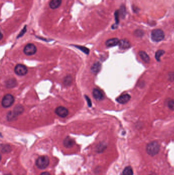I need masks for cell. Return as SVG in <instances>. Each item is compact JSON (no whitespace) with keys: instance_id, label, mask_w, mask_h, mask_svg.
<instances>
[{"instance_id":"2","label":"cell","mask_w":174,"mask_h":175,"mask_svg":"<svg viewBox=\"0 0 174 175\" xmlns=\"http://www.w3.org/2000/svg\"><path fill=\"white\" fill-rule=\"evenodd\" d=\"M50 163L49 157L47 156H41L39 157L36 161V165L39 169H43L47 168Z\"/></svg>"},{"instance_id":"8","label":"cell","mask_w":174,"mask_h":175,"mask_svg":"<svg viewBox=\"0 0 174 175\" xmlns=\"http://www.w3.org/2000/svg\"><path fill=\"white\" fill-rule=\"evenodd\" d=\"M131 99L130 95L128 94H124L116 98V101L120 104H126Z\"/></svg>"},{"instance_id":"15","label":"cell","mask_w":174,"mask_h":175,"mask_svg":"<svg viewBox=\"0 0 174 175\" xmlns=\"http://www.w3.org/2000/svg\"><path fill=\"white\" fill-rule=\"evenodd\" d=\"M101 69V64L99 62H96L93 64L90 68V70L93 73L97 74Z\"/></svg>"},{"instance_id":"21","label":"cell","mask_w":174,"mask_h":175,"mask_svg":"<svg viewBox=\"0 0 174 175\" xmlns=\"http://www.w3.org/2000/svg\"><path fill=\"white\" fill-rule=\"evenodd\" d=\"M164 53H165V52H164V50H158L157 52H156V54H155V58H156V59L157 61H160L161 56H162L163 54H164Z\"/></svg>"},{"instance_id":"16","label":"cell","mask_w":174,"mask_h":175,"mask_svg":"<svg viewBox=\"0 0 174 175\" xmlns=\"http://www.w3.org/2000/svg\"><path fill=\"white\" fill-rule=\"evenodd\" d=\"M118 45H119L120 47L122 48V49H128V48L130 47V46H131L130 42L127 39H122V40H120V43H119Z\"/></svg>"},{"instance_id":"11","label":"cell","mask_w":174,"mask_h":175,"mask_svg":"<svg viewBox=\"0 0 174 175\" xmlns=\"http://www.w3.org/2000/svg\"><path fill=\"white\" fill-rule=\"evenodd\" d=\"M75 142L74 139L71 138L69 137H67L64 139L63 144L65 147L69 148V147H73L75 145Z\"/></svg>"},{"instance_id":"6","label":"cell","mask_w":174,"mask_h":175,"mask_svg":"<svg viewBox=\"0 0 174 175\" xmlns=\"http://www.w3.org/2000/svg\"><path fill=\"white\" fill-rule=\"evenodd\" d=\"M14 72L19 76H25L28 73V69L26 66L22 64H18L14 68Z\"/></svg>"},{"instance_id":"29","label":"cell","mask_w":174,"mask_h":175,"mask_svg":"<svg viewBox=\"0 0 174 175\" xmlns=\"http://www.w3.org/2000/svg\"><path fill=\"white\" fill-rule=\"evenodd\" d=\"M26 27H25V28H24V29H23V30L21 31V33H19V36H18V37H17L19 38V37H22V35H24V33H25V32H26Z\"/></svg>"},{"instance_id":"12","label":"cell","mask_w":174,"mask_h":175,"mask_svg":"<svg viewBox=\"0 0 174 175\" xmlns=\"http://www.w3.org/2000/svg\"><path fill=\"white\" fill-rule=\"evenodd\" d=\"M62 0H51L49 3L50 7L52 9H56L60 7Z\"/></svg>"},{"instance_id":"1","label":"cell","mask_w":174,"mask_h":175,"mask_svg":"<svg viewBox=\"0 0 174 175\" xmlns=\"http://www.w3.org/2000/svg\"><path fill=\"white\" fill-rule=\"evenodd\" d=\"M160 151V145L157 141H152L149 143L146 147V153L151 156H155Z\"/></svg>"},{"instance_id":"28","label":"cell","mask_w":174,"mask_h":175,"mask_svg":"<svg viewBox=\"0 0 174 175\" xmlns=\"http://www.w3.org/2000/svg\"><path fill=\"white\" fill-rule=\"evenodd\" d=\"M120 13L121 15H122L123 16H125V13H126V8L125 7H123L121 8L120 10Z\"/></svg>"},{"instance_id":"23","label":"cell","mask_w":174,"mask_h":175,"mask_svg":"<svg viewBox=\"0 0 174 175\" xmlns=\"http://www.w3.org/2000/svg\"><path fill=\"white\" fill-rule=\"evenodd\" d=\"M167 104L170 109L174 110V100H168Z\"/></svg>"},{"instance_id":"20","label":"cell","mask_w":174,"mask_h":175,"mask_svg":"<svg viewBox=\"0 0 174 175\" xmlns=\"http://www.w3.org/2000/svg\"><path fill=\"white\" fill-rule=\"evenodd\" d=\"M122 175H133V172L132 167H126L122 172Z\"/></svg>"},{"instance_id":"19","label":"cell","mask_w":174,"mask_h":175,"mask_svg":"<svg viewBox=\"0 0 174 175\" xmlns=\"http://www.w3.org/2000/svg\"><path fill=\"white\" fill-rule=\"evenodd\" d=\"M11 147L7 145H1V151L2 153H7L11 151Z\"/></svg>"},{"instance_id":"3","label":"cell","mask_w":174,"mask_h":175,"mask_svg":"<svg viewBox=\"0 0 174 175\" xmlns=\"http://www.w3.org/2000/svg\"><path fill=\"white\" fill-rule=\"evenodd\" d=\"M165 37L163 30L160 29H154L151 33V38L153 41L158 42L162 41Z\"/></svg>"},{"instance_id":"24","label":"cell","mask_w":174,"mask_h":175,"mask_svg":"<svg viewBox=\"0 0 174 175\" xmlns=\"http://www.w3.org/2000/svg\"><path fill=\"white\" fill-rule=\"evenodd\" d=\"M72 82V78L71 77V76H67L65 78L64 80V83L65 85H69L71 84Z\"/></svg>"},{"instance_id":"4","label":"cell","mask_w":174,"mask_h":175,"mask_svg":"<svg viewBox=\"0 0 174 175\" xmlns=\"http://www.w3.org/2000/svg\"><path fill=\"white\" fill-rule=\"evenodd\" d=\"M14 102V97L10 94H7L4 96L2 100V105L5 108H7L12 106Z\"/></svg>"},{"instance_id":"18","label":"cell","mask_w":174,"mask_h":175,"mask_svg":"<svg viewBox=\"0 0 174 175\" xmlns=\"http://www.w3.org/2000/svg\"><path fill=\"white\" fill-rule=\"evenodd\" d=\"M17 117L12 111H9L7 114V120L8 121H12L17 119Z\"/></svg>"},{"instance_id":"9","label":"cell","mask_w":174,"mask_h":175,"mask_svg":"<svg viewBox=\"0 0 174 175\" xmlns=\"http://www.w3.org/2000/svg\"><path fill=\"white\" fill-rule=\"evenodd\" d=\"M93 95L95 99L98 100H102L104 98L103 94L99 89L96 88L93 89Z\"/></svg>"},{"instance_id":"14","label":"cell","mask_w":174,"mask_h":175,"mask_svg":"<svg viewBox=\"0 0 174 175\" xmlns=\"http://www.w3.org/2000/svg\"><path fill=\"white\" fill-rule=\"evenodd\" d=\"M24 107L21 104H17V106H15L12 112L17 116H18L19 115L22 114V113L24 112Z\"/></svg>"},{"instance_id":"17","label":"cell","mask_w":174,"mask_h":175,"mask_svg":"<svg viewBox=\"0 0 174 175\" xmlns=\"http://www.w3.org/2000/svg\"><path fill=\"white\" fill-rule=\"evenodd\" d=\"M139 55L144 63H149L150 62V58L146 52L141 51L139 52Z\"/></svg>"},{"instance_id":"26","label":"cell","mask_w":174,"mask_h":175,"mask_svg":"<svg viewBox=\"0 0 174 175\" xmlns=\"http://www.w3.org/2000/svg\"><path fill=\"white\" fill-rule=\"evenodd\" d=\"M115 18L116 21V24H118L119 22V11H116L115 13Z\"/></svg>"},{"instance_id":"31","label":"cell","mask_w":174,"mask_h":175,"mask_svg":"<svg viewBox=\"0 0 174 175\" xmlns=\"http://www.w3.org/2000/svg\"><path fill=\"white\" fill-rule=\"evenodd\" d=\"M11 175V174H6V175Z\"/></svg>"},{"instance_id":"27","label":"cell","mask_w":174,"mask_h":175,"mask_svg":"<svg viewBox=\"0 0 174 175\" xmlns=\"http://www.w3.org/2000/svg\"><path fill=\"white\" fill-rule=\"evenodd\" d=\"M135 34L136 35L138 36V37H141V36H142V35H143L144 33H143V32H142V30H138L136 31Z\"/></svg>"},{"instance_id":"30","label":"cell","mask_w":174,"mask_h":175,"mask_svg":"<svg viewBox=\"0 0 174 175\" xmlns=\"http://www.w3.org/2000/svg\"><path fill=\"white\" fill-rule=\"evenodd\" d=\"M40 175H50V173H48V172H43V173H42Z\"/></svg>"},{"instance_id":"13","label":"cell","mask_w":174,"mask_h":175,"mask_svg":"<svg viewBox=\"0 0 174 175\" xmlns=\"http://www.w3.org/2000/svg\"><path fill=\"white\" fill-rule=\"evenodd\" d=\"M17 84V82L14 78H10L6 81L5 86L7 88H13Z\"/></svg>"},{"instance_id":"22","label":"cell","mask_w":174,"mask_h":175,"mask_svg":"<svg viewBox=\"0 0 174 175\" xmlns=\"http://www.w3.org/2000/svg\"><path fill=\"white\" fill-rule=\"evenodd\" d=\"M75 46L77 48L79 49L82 51V52H84V53L86 54H89V50L88 49V48L83 47V46Z\"/></svg>"},{"instance_id":"5","label":"cell","mask_w":174,"mask_h":175,"mask_svg":"<svg viewBox=\"0 0 174 175\" xmlns=\"http://www.w3.org/2000/svg\"><path fill=\"white\" fill-rule=\"evenodd\" d=\"M37 48L33 44H28L24 48V53L26 55L31 56L36 53Z\"/></svg>"},{"instance_id":"10","label":"cell","mask_w":174,"mask_h":175,"mask_svg":"<svg viewBox=\"0 0 174 175\" xmlns=\"http://www.w3.org/2000/svg\"><path fill=\"white\" fill-rule=\"evenodd\" d=\"M120 43V40L118 38H112L109 39L105 42V45L107 47H111L118 45Z\"/></svg>"},{"instance_id":"25","label":"cell","mask_w":174,"mask_h":175,"mask_svg":"<svg viewBox=\"0 0 174 175\" xmlns=\"http://www.w3.org/2000/svg\"><path fill=\"white\" fill-rule=\"evenodd\" d=\"M85 99H86L87 104H88V106L89 107H91V105H92V104H91V100H90V98L87 95H85Z\"/></svg>"},{"instance_id":"7","label":"cell","mask_w":174,"mask_h":175,"mask_svg":"<svg viewBox=\"0 0 174 175\" xmlns=\"http://www.w3.org/2000/svg\"><path fill=\"white\" fill-rule=\"evenodd\" d=\"M55 113L57 116L61 118H65L68 116L69 111L67 109L63 106H59L55 110Z\"/></svg>"}]
</instances>
